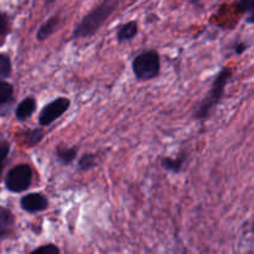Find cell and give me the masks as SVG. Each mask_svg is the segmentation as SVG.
Wrapping results in <instances>:
<instances>
[{"mask_svg": "<svg viewBox=\"0 0 254 254\" xmlns=\"http://www.w3.org/2000/svg\"><path fill=\"white\" fill-rule=\"evenodd\" d=\"M32 169L27 164H20L10 169L5 178V186L10 192H24L31 186Z\"/></svg>", "mask_w": 254, "mask_h": 254, "instance_id": "277c9868", "label": "cell"}, {"mask_svg": "<svg viewBox=\"0 0 254 254\" xmlns=\"http://www.w3.org/2000/svg\"><path fill=\"white\" fill-rule=\"evenodd\" d=\"M188 153L185 151H181L180 154L175 156V158H169V156H165V158L161 159V168L166 171H170V173L178 174L181 173L185 168V164L188 161Z\"/></svg>", "mask_w": 254, "mask_h": 254, "instance_id": "ba28073f", "label": "cell"}, {"mask_svg": "<svg viewBox=\"0 0 254 254\" xmlns=\"http://www.w3.org/2000/svg\"><path fill=\"white\" fill-rule=\"evenodd\" d=\"M10 32L9 16L4 12H0V36H5Z\"/></svg>", "mask_w": 254, "mask_h": 254, "instance_id": "ffe728a7", "label": "cell"}, {"mask_svg": "<svg viewBox=\"0 0 254 254\" xmlns=\"http://www.w3.org/2000/svg\"><path fill=\"white\" fill-rule=\"evenodd\" d=\"M60 24H61V20H60V17L57 16V15L49 17V19H47L46 21L40 26V29L37 30V34H36L37 41L42 42L45 41V40L49 39L51 35H54L55 32L57 31V29L60 27Z\"/></svg>", "mask_w": 254, "mask_h": 254, "instance_id": "30bf717a", "label": "cell"}, {"mask_svg": "<svg viewBox=\"0 0 254 254\" xmlns=\"http://www.w3.org/2000/svg\"><path fill=\"white\" fill-rule=\"evenodd\" d=\"M69 107H71V101L67 97H57L41 109L39 114V124L41 127L50 126L60 117L64 116Z\"/></svg>", "mask_w": 254, "mask_h": 254, "instance_id": "5b68a950", "label": "cell"}, {"mask_svg": "<svg viewBox=\"0 0 254 254\" xmlns=\"http://www.w3.org/2000/svg\"><path fill=\"white\" fill-rule=\"evenodd\" d=\"M232 76L233 71L231 68H228V67H223L221 69L220 73L213 79L212 84H211V88L208 89L206 96L203 97L202 101L197 104V107L193 111V118L197 119V121H206L208 118V116L212 113L216 106L223 98L225 89L227 87L228 82L232 78Z\"/></svg>", "mask_w": 254, "mask_h": 254, "instance_id": "7a4b0ae2", "label": "cell"}, {"mask_svg": "<svg viewBox=\"0 0 254 254\" xmlns=\"http://www.w3.org/2000/svg\"><path fill=\"white\" fill-rule=\"evenodd\" d=\"M97 165V155L92 153H86L78 159L77 168L79 171H88Z\"/></svg>", "mask_w": 254, "mask_h": 254, "instance_id": "5bb4252c", "label": "cell"}, {"mask_svg": "<svg viewBox=\"0 0 254 254\" xmlns=\"http://www.w3.org/2000/svg\"><path fill=\"white\" fill-rule=\"evenodd\" d=\"M11 73V60L7 55L0 54V78H7Z\"/></svg>", "mask_w": 254, "mask_h": 254, "instance_id": "2e32d148", "label": "cell"}, {"mask_svg": "<svg viewBox=\"0 0 254 254\" xmlns=\"http://www.w3.org/2000/svg\"><path fill=\"white\" fill-rule=\"evenodd\" d=\"M117 6H118V1L116 0H104L101 4L94 6L74 27L73 34H72L73 39H86V37H91L97 34V31L106 24L107 20L116 11Z\"/></svg>", "mask_w": 254, "mask_h": 254, "instance_id": "6da1fadb", "label": "cell"}, {"mask_svg": "<svg viewBox=\"0 0 254 254\" xmlns=\"http://www.w3.org/2000/svg\"><path fill=\"white\" fill-rule=\"evenodd\" d=\"M45 131L42 130L41 128H31L29 130L25 131V138L24 143L25 145L29 146V148H32V146L37 145L40 141L44 139Z\"/></svg>", "mask_w": 254, "mask_h": 254, "instance_id": "4fadbf2b", "label": "cell"}, {"mask_svg": "<svg viewBox=\"0 0 254 254\" xmlns=\"http://www.w3.org/2000/svg\"><path fill=\"white\" fill-rule=\"evenodd\" d=\"M20 206L25 212L36 213L46 211L49 208V198L39 192H31L22 196L20 200Z\"/></svg>", "mask_w": 254, "mask_h": 254, "instance_id": "8992f818", "label": "cell"}, {"mask_svg": "<svg viewBox=\"0 0 254 254\" xmlns=\"http://www.w3.org/2000/svg\"><path fill=\"white\" fill-rule=\"evenodd\" d=\"M10 151V144L7 141L2 140L0 141V174H1L2 169H4L5 160H6L7 155Z\"/></svg>", "mask_w": 254, "mask_h": 254, "instance_id": "d6986e66", "label": "cell"}, {"mask_svg": "<svg viewBox=\"0 0 254 254\" xmlns=\"http://www.w3.org/2000/svg\"><path fill=\"white\" fill-rule=\"evenodd\" d=\"M36 99L34 97H26V98L22 99L16 107V111H15V117H16L17 121L24 122L26 119H29L30 117L34 114V112L36 111Z\"/></svg>", "mask_w": 254, "mask_h": 254, "instance_id": "9c48e42d", "label": "cell"}, {"mask_svg": "<svg viewBox=\"0 0 254 254\" xmlns=\"http://www.w3.org/2000/svg\"><path fill=\"white\" fill-rule=\"evenodd\" d=\"M136 34H138V22L135 20H130V21L126 22L119 27L118 32H117V41L119 44L128 42L131 39H134Z\"/></svg>", "mask_w": 254, "mask_h": 254, "instance_id": "8fae6325", "label": "cell"}, {"mask_svg": "<svg viewBox=\"0 0 254 254\" xmlns=\"http://www.w3.org/2000/svg\"><path fill=\"white\" fill-rule=\"evenodd\" d=\"M12 94H14V87H12V84L9 83L7 81L0 79V106L9 102L12 98Z\"/></svg>", "mask_w": 254, "mask_h": 254, "instance_id": "9a60e30c", "label": "cell"}, {"mask_svg": "<svg viewBox=\"0 0 254 254\" xmlns=\"http://www.w3.org/2000/svg\"><path fill=\"white\" fill-rule=\"evenodd\" d=\"M248 47H250V45L247 44L246 41H236L235 45H233V51L236 52L237 55H242L243 52H246L248 50Z\"/></svg>", "mask_w": 254, "mask_h": 254, "instance_id": "44dd1931", "label": "cell"}, {"mask_svg": "<svg viewBox=\"0 0 254 254\" xmlns=\"http://www.w3.org/2000/svg\"><path fill=\"white\" fill-rule=\"evenodd\" d=\"M238 6L241 7L243 12L248 15L246 22L247 24H253L254 22V2L253 1H241L238 2Z\"/></svg>", "mask_w": 254, "mask_h": 254, "instance_id": "e0dca14e", "label": "cell"}, {"mask_svg": "<svg viewBox=\"0 0 254 254\" xmlns=\"http://www.w3.org/2000/svg\"><path fill=\"white\" fill-rule=\"evenodd\" d=\"M133 73L138 81H150L160 72V55L156 50H148L136 55L131 62Z\"/></svg>", "mask_w": 254, "mask_h": 254, "instance_id": "3957f363", "label": "cell"}, {"mask_svg": "<svg viewBox=\"0 0 254 254\" xmlns=\"http://www.w3.org/2000/svg\"><path fill=\"white\" fill-rule=\"evenodd\" d=\"M29 254H60V248L56 245H45L31 251Z\"/></svg>", "mask_w": 254, "mask_h": 254, "instance_id": "ac0fdd59", "label": "cell"}, {"mask_svg": "<svg viewBox=\"0 0 254 254\" xmlns=\"http://www.w3.org/2000/svg\"><path fill=\"white\" fill-rule=\"evenodd\" d=\"M14 227V216L9 210L0 207V238L11 232Z\"/></svg>", "mask_w": 254, "mask_h": 254, "instance_id": "7c38bea8", "label": "cell"}, {"mask_svg": "<svg viewBox=\"0 0 254 254\" xmlns=\"http://www.w3.org/2000/svg\"><path fill=\"white\" fill-rule=\"evenodd\" d=\"M77 154H78V148L77 146L60 144V145L56 146V150H55V158H56V161L60 165L68 166L76 160Z\"/></svg>", "mask_w": 254, "mask_h": 254, "instance_id": "52a82bcc", "label": "cell"}]
</instances>
